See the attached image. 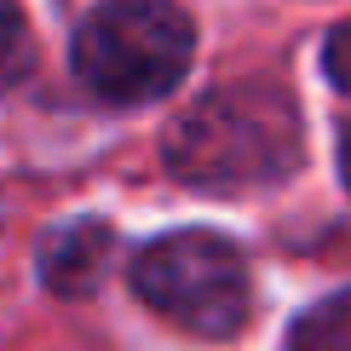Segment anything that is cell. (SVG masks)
<instances>
[{
    "label": "cell",
    "instance_id": "obj_4",
    "mask_svg": "<svg viewBox=\"0 0 351 351\" xmlns=\"http://www.w3.org/2000/svg\"><path fill=\"white\" fill-rule=\"evenodd\" d=\"M110 254H115V230L98 225V219H81V225H64V230L47 237V247H40V276H47L52 294L81 300V294H93L104 282Z\"/></svg>",
    "mask_w": 351,
    "mask_h": 351
},
{
    "label": "cell",
    "instance_id": "obj_1",
    "mask_svg": "<svg viewBox=\"0 0 351 351\" xmlns=\"http://www.w3.org/2000/svg\"><path fill=\"white\" fill-rule=\"evenodd\" d=\"M167 167L196 190H259L300 167V110L282 86H219L167 133Z\"/></svg>",
    "mask_w": 351,
    "mask_h": 351
},
{
    "label": "cell",
    "instance_id": "obj_7",
    "mask_svg": "<svg viewBox=\"0 0 351 351\" xmlns=\"http://www.w3.org/2000/svg\"><path fill=\"white\" fill-rule=\"evenodd\" d=\"M323 69H328V81L340 86V93H351V23H340L328 35V47H323Z\"/></svg>",
    "mask_w": 351,
    "mask_h": 351
},
{
    "label": "cell",
    "instance_id": "obj_5",
    "mask_svg": "<svg viewBox=\"0 0 351 351\" xmlns=\"http://www.w3.org/2000/svg\"><path fill=\"white\" fill-rule=\"evenodd\" d=\"M288 351H351V288L311 305L288 334Z\"/></svg>",
    "mask_w": 351,
    "mask_h": 351
},
{
    "label": "cell",
    "instance_id": "obj_6",
    "mask_svg": "<svg viewBox=\"0 0 351 351\" xmlns=\"http://www.w3.org/2000/svg\"><path fill=\"white\" fill-rule=\"evenodd\" d=\"M35 58V40H29V18L18 12V0H0V86H12Z\"/></svg>",
    "mask_w": 351,
    "mask_h": 351
},
{
    "label": "cell",
    "instance_id": "obj_8",
    "mask_svg": "<svg viewBox=\"0 0 351 351\" xmlns=\"http://www.w3.org/2000/svg\"><path fill=\"white\" fill-rule=\"evenodd\" d=\"M340 173H346V190H351V133L340 138Z\"/></svg>",
    "mask_w": 351,
    "mask_h": 351
},
{
    "label": "cell",
    "instance_id": "obj_2",
    "mask_svg": "<svg viewBox=\"0 0 351 351\" xmlns=\"http://www.w3.org/2000/svg\"><path fill=\"white\" fill-rule=\"evenodd\" d=\"M196 29L173 0H104L75 29V75L110 104H144L179 86Z\"/></svg>",
    "mask_w": 351,
    "mask_h": 351
},
{
    "label": "cell",
    "instance_id": "obj_3",
    "mask_svg": "<svg viewBox=\"0 0 351 351\" xmlns=\"http://www.w3.org/2000/svg\"><path fill=\"white\" fill-rule=\"evenodd\" d=\"M133 288L150 311H162L167 323L208 340H230L247 323V265L242 254L213 230H173V237L150 242L133 259Z\"/></svg>",
    "mask_w": 351,
    "mask_h": 351
}]
</instances>
